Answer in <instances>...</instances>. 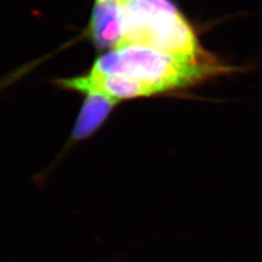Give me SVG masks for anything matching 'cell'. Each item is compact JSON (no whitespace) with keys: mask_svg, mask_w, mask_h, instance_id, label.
<instances>
[{"mask_svg":"<svg viewBox=\"0 0 262 262\" xmlns=\"http://www.w3.org/2000/svg\"><path fill=\"white\" fill-rule=\"evenodd\" d=\"M118 103L119 102L103 94H85V101L73 128L72 138L75 140H83L94 134L107 119L108 115Z\"/></svg>","mask_w":262,"mask_h":262,"instance_id":"obj_4","label":"cell"},{"mask_svg":"<svg viewBox=\"0 0 262 262\" xmlns=\"http://www.w3.org/2000/svg\"><path fill=\"white\" fill-rule=\"evenodd\" d=\"M126 46L191 60L214 56L202 47L192 26L171 0H124V33L117 48Z\"/></svg>","mask_w":262,"mask_h":262,"instance_id":"obj_2","label":"cell"},{"mask_svg":"<svg viewBox=\"0 0 262 262\" xmlns=\"http://www.w3.org/2000/svg\"><path fill=\"white\" fill-rule=\"evenodd\" d=\"M92 69L135 80L144 97L192 88L235 70L215 56L191 60L139 46L107 51L95 60Z\"/></svg>","mask_w":262,"mask_h":262,"instance_id":"obj_1","label":"cell"},{"mask_svg":"<svg viewBox=\"0 0 262 262\" xmlns=\"http://www.w3.org/2000/svg\"><path fill=\"white\" fill-rule=\"evenodd\" d=\"M124 33V0H95L86 34L102 51L117 48Z\"/></svg>","mask_w":262,"mask_h":262,"instance_id":"obj_3","label":"cell"}]
</instances>
